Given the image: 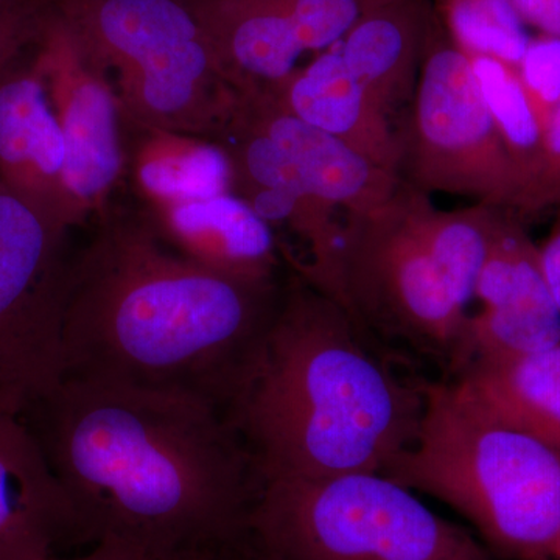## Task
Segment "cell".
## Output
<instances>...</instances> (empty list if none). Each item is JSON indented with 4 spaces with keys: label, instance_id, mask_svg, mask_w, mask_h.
I'll return each mask as SVG.
<instances>
[{
    "label": "cell",
    "instance_id": "obj_1",
    "mask_svg": "<svg viewBox=\"0 0 560 560\" xmlns=\"http://www.w3.org/2000/svg\"><path fill=\"white\" fill-rule=\"evenodd\" d=\"M21 418L68 497L81 544L116 541L150 560L246 547L261 477L215 405L62 378Z\"/></svg>",
    "mask_w": 560,
    "mask_h": 560
},
{
    "label": "cell",
    "instance_id": "obj_2",
    "mask_svg": "<svg viewBox=\"0 0 560 560\" xmlns=\"http://www.w3.org/2000/svg\"><path fill=\"white\" fill-rule=\"evenodd\" d=\"M72 254L62 378L186 394L230 416L283 283L228 278L168 248L142 212L109 208Z\"/></svg>",
    "mask_w": 560,
    "mask_h": 560
},
{
    "label": "cell",
    "instance_id": "obj_3",
    "mask_svg": "<svg viewBox=\"0 0 560 560\" xmlns=\"http://www.w3.org/2000/svg\"><path fill=\"white\" fill-rule=\"evenodd\" d=\"M425 386L293 271L230 419L261 482L385 474L418 436Z\"/></svg>",
    "mask_w": 560,
    "mask_h": 560
},
{
    "label": "cell",
    "instance_id": "obj_4",
    "mask_svg": "<svg viewBox=\"0 0 560 560\" xmlns=\"http://www.w3.org/2000/svg\"><path fill=\"white\" fill-rule=\"evenodd\" d=\"M383 475L451 506L503 558L551 560L558 547L560 445L459 378L427 383L418 436Z\"/></svg>",
    "mask_w": 560,
    "mask_h": 560
},
{
    "label": "cell",
    "instance_id": "obj_5",
    "mask_svg": "<svg viewBox=\"0 0 560 560\" xmlns=\"http://www.w3.org/2000/svg\"><path fill=\"white\" fill-rule=\"evenodd\" d=\"M108 75L124 127L219 140L242 92L180 0H47Z\"/></svg>",
    "mask_w": 560,
    "mask_h": 560
},
{
    "label": "cell",
    "instance_id": "obj_6",
    "mask_svg": "<svg viewBox=\"0 0 560 560\" xmlns=\"http://www.w3.org/2000/svg\"><path fill=\"white\" fill-rule=\"evenodd\" d=\"M246 545L271 560H490L469 530L383 474L261 482Z\"/></svg>",
    "mask_w": 560,
    "mask_h": 560
},
{
    "label": "cell",
    "instance_id": "obj_7",
    "mask_svg": "<svg viewBox=\"0 0 560 560\" xmlns=\"http://www.w3.org/2000/svg\"><path fill=\"white\" fill-rule=\"evenodd\" d=\"M429 202V194L404 180L385 205L346 213L338 304L378 345L399 342L456 377L470 315L448 290L423 237Z\"/></svg>",
    "mask_w": 560,
    "mask_h": 560
},
{
    "label": "cell",
    "instance_id": "obj_8",
    "mask_svg": "<svg viewBox=\"0 0 560 560\" xmlns=\"http://www.w3.org/2000/svg\"><path fill=\"white\" fill-rule=\"evenodd\" d=\"M399 131L401 179L433 194L464 195L517 210L521 184L467 55L431 18L418 86Z\"/></svg>",
    "mask_w": 560,
    "mask_h": 560
},
{
    "label": "cell",
    "instance_id": "obj_9",
    "mask_svg": "<svg viewBox=\"0 0 560 560\" xmlns=\"http://www.w3.org/2000/svg\"><path fill=\"white\" fill-rule=\"evenodd\" d=\"M69 232L0 179V412L21 418L62 381Z\"/></svg>",
    "mask_w": 560,
    "mask_h": 560
},
{
    "label": "cell",
    "instance_id": "obj_10",
    "mask_svg": "<svg viewBox=\"0 0 560 560\" xmlns=\"http://www.w3.org/2000/svg\"><path fill=\"white\" fill-rule=\"evenodd\" d=\"M32 60L65 138L70 194L88 219H97L110 208L127 175V140L116 92L47 0Z\"/></svg>",
    "mask_w": 560,
    "mask_h": 560
},
{
    "label": "cell",
    "instance_id": "obj_11",
    "mask_svg": "<svg viewBox=\"0 0 560 560\" xmlns=\"http://www.w3.org/2000/svg\"><path fill=\"white\" fill-rule=\"evenodd\" d=\"M475 298L482 307L470 315L460 372L471 361L529 355L560 340V308L541 270L539 245L514 209L501 210Z\"/></svg>",
    "mask_w": 560,
    "mask_h": 560
},
{
    "label": "cell",
    "instance_id": "obj_12",
    "mask_svg": "<svg viewBox=\"0 0 560 560\" xmlns=\"http://www.w3.org/2000/svg\"><path fill=\"white\" fill-rule=\"evenodd\" d=\"M66 162L60 124L31 49L0 69V179L73 230L90 219L70 194Z\"/></svg>",
    "mask_w": 560,
    "mask_h": 560
},
{
    "label": "cell",
    "instance_id": "obj_13",
    "mask_svg": "<svg viewBox=\"0 0 560 560\" xmlns=\"http://www.w3.org/2000/svg\"><path fill=\"white\" fill-rule=\"evenodd\" d=\"M232 191L275 228H285L305 246V259L293 271L338 301L340 248L345 221L338 209L319 200L296 168L267 136L250 135L231 154Z\"/></svg>",
    "mask_w": 560,
    "mask_h": 560
},
{
    "label": "cell",
    "instance_id": "obj_14",
    "mask_svg": "<svg viewBox=\"0 0 560 560\" xmlns=\"http://www.w3.org/2000/svg\"><path fill=\"white\" fill-rule=\"evenodd\" d=\"M81 544L65 490L20 416L0 412V560H49Z\"/></svg>",
    "mask_w": 560,
    "mask_h": 560
},
{
    "label": "cell",
    "instance_id": "obj_15",
    "mask_svg": "<svg viewBox=\"0 0 560 560\" xmlns=\"http://www.w3.org/2000/svg\"><path fill=\"white\" fill-rule=\"evenodd\" d=\"M235 116L285 154L315 197L346 213L385 205L404 183L348 143L280 108L267 92L242 94Z\"/></svg>",
    "mask_w": 560,
    "mask_h": 560
},
{
    "label": "cell",
    "instance_id": "obj_16",
    "mask_svg": "<svg viewBox=\"0 0 560 560\" xmlns=\"http://www.w3.org/2000/svg\"><path fill=\"white\" fill-rule=\"evenodd\" d=\"M168 248L228 278L275 282L283 257L275 230L235 194L143 210Z\"/></svg>",
    "mask_w": 560,
    "mask_h": 560
},
{
    "label": "cell",
    "instance_id": "obj_17",
    "mask_svg": "<svg viewBox=\"0 0 560 560\" xmlns=\"http://www.w3.org/2000/svg\"><path fill=\"white\" fill-rule=\"evenodd\" d=\"M261 92L298 119L329 132L400 176L404 149L399 132L352 75L337 47L316 54L315 60L294 69L275 90Z\"/></svg>",
    "mask_w": 560,
    "mask_h": 560
},
{
    "label": "cell",
    "instance_id": "obj_18",
    "mask_svg": "<svg viewBox=\"0 0 560 560\" xmlns=\"http://www.w3.org/2000/svg\"><path fill=\"white\" fill-rule=\"evenodd\" d=\"M242 94L275 90L305 54L287 0H180Z\"/></svg>",
    "mask_w": 560,
    "mask_h": 560
},
{
    "label": "cell",
    "instance_id": "obj_19",
    "mask_svg": "<svg viewBox=\"0 0 560 560\" xmlns=\"http://www.w3.org/2000/svg\"><path fill=\"white\" fill-rule=\"evenodd\" d=\"M431 18L429 0H388L334 46L394 128L411 108Z\"/></svg>",
    "mask_w": 560,
    "mask_h": 560
},
{
    "label": "cell",
    "instance_id": "obj_20",
    "mask_svg": "<svg viewBox=\"0 0 560 560\" xmlns=\"http://www.w3.org/2000/svg\"><path fill=\"white\" fill-rule=\"evenodd\" d=\"M127 173L145 208L206 200L232 194V167L215 140L160 130L125 127Z\"/></svg>",
    "mask_w": 560,
    "mask_h": 560
},
{
    "label": "cell",
    "instance_id": "obj_21",
    "mask_svg": "<svg viewBox=\"0 0 560 560\" xmlns=\"http://www.w3.org/2000/svg\"><path fill=\"white\" fill-rule=\"evenodd\" d=\"M455 378L501 415L560 445V340L529 355L471 361Z\"/></svg>",
    "mask_w": 560,
    "mask_h": 560
},
{
    "label": "cell",
    "instance_id": "obj_22",
    "mask_svg": "<svg viewBox=\"0 0 560 560\" xmlns=\"http://www.w3.org/2000/svg\"><path fill=\"white\" fill-rule=\"evenodd\" d=\"M503 209L508 208L475 202L470 208L445 212L430 201L423 210V237L431 257L448 290L466 311L475 298L478 276Z\"/></svg>",
    "mask_w": 560,
    "mask_h": 560
},
{
    "label": "cell",
    "instance_id": "obj_23",
    "mask_svg": "<svg viewBox=\"0 0 560 560\" xmlns=\"http://www.w3.org/2000/svg\"><path fill=\"white\" fill-rule=\"evenodd\" d=\"M469 60L482 101L521 184V201L515 210L518 212L540 173L544 130L514 66L490 57H469Z\"/></svg>",
    "mask_w": 560,
    "mask_h": 560
},
{
    "label": "cell",
    "instance_id": "obj_24",
    "mask_svg": "<svg viewBox=\"0 0 560 560\" xmlns=\"http://www.w3.org/2000/svg\"><path fill=\"white\" fill-rule=\"evenodd\" d=\"M434 14L467 57H490L517 68L530 35L511 0H434Z\"/></svg>",
    "mask_w": 560,
    "mask_h": 560
},
{
    "label": "cell",
    "instance_id": "obj_25",
    "mask_svg": "<svg viewBox=\"0 0 560 560\" xmlns=\"http://www.w3.org/2000/svg\"><path fill=\"white\" fill-rule=\"evenodd\" d=\"M388 0H287L305 51L331 49Z\"/></svg>",
    "mask_w": 560,
    "mask_h": 560
},
{
    "label": "cell",
    "instance_id": "obj_26",
    "mask_svg": "<svg viewBox=\"0 0 560 560\" xmlns=\"http://www.w3.org/2000/svg\"><path fill=\"white\" fill-rule=\"evenodd\" d=\"M518 79L541 130L560 105V38L530 36L517 68Z\"/></svg>",
    "mask_w": 560,
    "mask_h": 560
},
{
    "label": "cell",
    "instance_id": "obj_27",
    "mask_svg": "<svg viewBox=\"0 0 560 560\" xmlns=\"http://www.w3.org/2000/svg\"><path fill=\"white\" fill-rule=\"evenodd\" d=\"M560 202V105L544 128L541 167L533 189L523 201L518 215L528 221Z\"/></svg>",
    "mask_w": 560,
    "mask_h": 560
},
{
    "label": "cell",
    "instance_id": "obj_28",
    "mask_svg": "<svg viewBox=\"0 0 560 560\" xmlns=\"http://www.w3.org/2000/svg\"><path fill=\"white\" fill-rule=\"evenodd\" d=\"M44 9L46 0H10L0 11V69L32 49Z\"/></svg>",
    "mask_w": 560,
    "mask_h": 560
},
{
    "label": "cell",
    "instance_id": "obj_29",
    "mask_svg": "<svg viewBox=\"0 0 560 560\" xmlns=\"http://www.w3.org/2000/svg\"><path fill=\"white\" fill-rule=\"evenodd\" d=\"M523 22L540 35L560 38V0H511Z\"/></svg>",
    "mask_w": 560,
    "mask_h": 560
},
{
    "label": "cell",
    "instance_id": "obj_30",
    "mask_svg": "<svg viewBox=\"0 0 560 560\" xmlns=\"http://www.w3.org/2000/svg\"><path fill=\"white\" fill-rule=\"evenodd\" d=\"M541 270L550 287L552 298L560 308V202L555 208V220L550 234L539 246Z\"/></svg>",
    "mask_w": 560,
    "mask_h": 560
},
{
    "label": "cell",
    "instance_id": "obj_31",
    "mask_svg": "<svg viewBox=\"0 0 560 560\" xmlns=\"http://www.w3.org/2000/svg\"><path fill=\"white\" fill-rule=\"evenodd\" d=\"M49 560H150L145 556L139 555L125 545L116 544V541H98L92 545L86 555L75 556V558H61L55 556Z\"/></svg>",
    "mask_w": 560,
    "mask_h": 560
},
{
    "label": "cell",
    "instance_id": "obj_32",
    "mask_svg": "<svg viewBox=\"0 0 560 560\" xmlns=\"http://www.w3.org/2000/svg\"><path fill=\"white\" fill-rule=\"evenodd\" d=\"M242 560H271L268 558H265V556L259 555V552L250 550L249 547L245 548V551H243Z\"/></svg>",
    "mask_w": 560,
    "mask_h": 560
},
{
    "label": "cell",
    "instance_id": "obj_33",
    "mask_svg": "<svg viewBox=\"0 0 560 560\" xmlns=\"http://www.w3.org/2000/svg\"><path fill=\"white\" fill-rule=\"evenodd\" d=\"M201 560H242V555H217Z\"/></svg>",
    "mask_w": 560,
    "mask_h": 560
},
{
    "label": "cell",
    "instance_id": "obj_34",
    "mask_svg": "<svg viewBox=\"0 0 560 560\" xmlns=\"http://www.w3.org/2000/svg\"><path fill=\"white\" fill-rule=\"evenodd\" d=\"M551 560H560V540H559L558 547H556L555 552H552Z\"/></svg>",
    "mask_w": 560,
    "mask_h": 560
},
{
    "label": "cell",
    "instance_id": "obj_35",
    "mask_svg": "<svg viewBox=\"0 0 560 560\" xmlns=\"http://www.w3.org/2000/svg\"><path fill=\"white\" fill-rule=\"evenodd\" d=\"M10 0H0V11L5 9L7 5H9Z\"/></svg>",
    "mask_w": 560,
    "mask_h": 560
}]
</instances>
